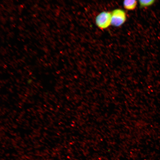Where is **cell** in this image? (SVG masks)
<instances>
[{
    "label": "cell",
    "instance_id": "cell-4",
    "mask_svg": "<svg viewBox=\"0 0 160 160\" xmlns=\"http://www.w3.org/2000/svg\"><path fill=\"white\" fill-rule=\"evenodd\" d=\"M155 1L154 0H142L139 1V3L140 7L143 8L151 6L155 3Z\"/></svg>",
    "mask_w": 160,
    "mask_h": 160
},
{
    "label": "cell",
    "instance_id": "cell-1",
    "mask_svg": "<svg viewBox=\"0 0 160 160\" xmlns=\"http://www.w3.org/2000/svg\"><path fill=\"white\" fill-rule=\"evenodd\" d=\"M111 13V25L115 27H119L126 20L127 15L122 9H117L113 10Z\"/></svg>",
    "mask_w": 160,
    "mask_h": 160
},
{
    "label": "cell",
    "instance_id": "cell-3",
    "mask_svg": "<svg viewBox=\"0 0 160 160\" xmlns=\"http://www.w3.org/2000/svg\"><path fill=\"white\" fill-rule=\"evenodd\" d=\"M137 1L135 0H126L124 1L123 5L126 10L132 11L136 8L137 5Z\"/></svg>",
    "mask_w": 160,
    "mask_h": 160
},
{
    "label": "cell",
    "instance_id": "cell-2",
    "mask_svg": "<svg viewBox=\"0 0 160 160\" xmlns=\"http://www.w3.org/2000/svg\"><path fill=\"white\" fill-rule=\"evenodd\" d=\"M95 22L97 26L100 29L108 28L111 24V13L108 11L100 12L96 17Z\"/></svg>",
    "mask_w": 160,
    "mask_h": 160
}]
</instances>
